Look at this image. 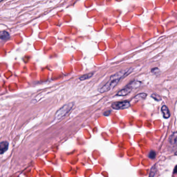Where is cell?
Wrapping results in <instances>:
<instances>
[{
  "label": "cell",
  "instance_id": "6da1fadb",
  "mask_svg": "<svg viewBox=\"0 0 177 177\" xmlns=\"http://www.w3.org/2000/svg\"><path fill=\"white\" fill-rule=\"evenodd\" d=\"M132 71V69L130 68L126 69L124 70L120 71L119 72L112 75L110 76L108 82H107L104 85L98 89V92L101 93H104L114 88L121 79L124 78L125 76H127V75L130 74Z\"/></svg>",
  "mask_w": 177,
  "mask_h": 177
},
{
  "label": "cell",
  "instance_id": "7a4b0ae2",
  "mask_svg": "<svg viewBox=\"0 0 177 177\" xmlns=\"http://www.w3.org/2000/svg\"><path fill=\"white\" fill-rule=\"evenodd\" d=\"M73 106H74V103H69L64 105L63 107H62L56 114V119H61L64 117H65V116L72 109Z\"/></svg>",
  "mask_w": 177,
  "mask_h": 177
},
{
  "label": "cell",
  "instance_id": "3957f363",
  "mask_svg": "<svg viewBox=\"0 0 177 177\" xmlns=\"http://www.w3.org/2000/svg\"><path fill=\"white\" fill-rule=\"evenodd\" d=\"M130 103L128 101H120L114 102L111 105V107L115 110H121L128 108L130 107Z\"/></svg>",
  "mask_w": 177,
  "mask_h": 177
},
{
  "label": "cell",
  "instance_id": "277c9868",
  "mask_svg": "<svg viewBox=\"0 0 177 177\" xmlns=\"http://www.w3.org/2000/svg\"><path fill=\"white\" fill-rule=\"evenodd\" d=\"M132 89H133V88H132V87H130L129 85H128L127 86L124 88L120 90L119 92H117V95L118 96H126L127 95H128L129 93H130Z\"/></svg>",
  "mask_w": 177,
  "mask_h": 177
},
{
  "label": "cell",
  "instance_id": "5b68a950",
  "mask_svg": "<svg viewBox=\"0 0 177 177\" xmlns=\"http://www.w3.org/2000/svg\"><path fill=\"white\" fill-rule=\"evenodd\" d=\"M9 144L7 141H2L0 143V154H2L8 150Z\"/></svg>",
  "mask_w": 177,
  "mask_h": 177
},
{
  "label": "cell",
  "instance_id": "8992f818",
  "mask_svg": "<svg viewBox=\"0 0 177 177\" xmlns=\"http://www.w3.org/2000/svg\"><path fill=\"white\" fill-rule=\"evenodd\" d=\"M161 111L163 114V117L165 119H168L170 117V113L169 109L166 105H163L161 108Z\"/></svg>",
  "mask_w": 177,
  "mask_h": 177
},
{
  "label": "cell",
  "instance_id": "52a82bcc",
  "mask_svg": "<svg viewBox=\"0 0 177 177\" xmlns=\"http://www.w3.org/2000/svg\"><path fill=\"white\" fill-rule=\"evenodd\" d=\"M169 142L172 145H177V132H175L170 136Z\"/></svg>",
  "mask_w": 177,
  "mask_h": 177
},
{
  "label": "cell",
  "instance_id": "ba28073f",
  "mask_svg": "<svg viewBox=\"0 0 177 177\" xmlns=\"http://www.w3.org/2000/svg\"><path fill=\"white\" fill-rule=\"evenodd\" d=\"M9 33L6 31H0V38L2 40H7L9 38Z\"/></svg>",
  "mask_w": 177,
  "mask_h": 177
},
{
  "label": "cell",
  "instance_id": "9c48e42d",
  "mask_svg": "<svg viewBox=\"0 0 177 177\" xmlns=\"http://www.w3.org/2000/svg\"><path fill=\"white\" fill-rule=\"evenodd\" d=\"M93 73H90L85 74V75H84L83 76H81V77L79 78L80 80L83 81V80H87V79H88L89 78H91V77L93 76Z\"/></svg>",
  "mask_w": 177,
  "mask_h": 177
},
{
  "label": "cell",
  "instance_id": "30bf717a",
  "mask_svg": "<svg viewBox=\"0 0 177 177\" xmlns=\"http://www.w3.org/2000/svg\"><path fill=\"white\" fill-rule=\"evenodd\" d=\"M151 97L157 101H161V100H162V98H161V96L156 94H152V95H151Z\"/></svg>",
  "mask_w": 177,
  "mask_h": 177
},
{
  "label": "cell",
  "instance_id": "8fae6325",
  "mask_svg": "<svg viewBox=\"0 0 177 177\" xmlns=\"http://www.w3.org/2000/svg\"><path fill=\"white\" fill-rule=\"evenodd\" d=\"M156 152L153 151H151L149 154V157H150L151 159H154L156 157Z\"/></svg>",
  "mask_w": 177,
  "mask_h": 177
},
{
  "label": "cell",
  "instance_id": "7c38bea8",
  "mask_svg": "<svg viewBox=\"0 0 177 177\" xmlns=\"http://www.w3.org/2000/svg\"><path fill=\"white\" fill-rule=\"evenodd\" d=\"M147 95L145 93H141V94H138L137 96H136L135 98H141V99H145L146 98Z\"/></svg>",
  "mask_w": 177,
  "mask_h": 177
},
{
  "label": "cell",
  "instance_id": "4fadbf2b",
  "mask_svg": "<svg viewBox=\"0 0 177 177\" xmlns=\"http://www.w3.org/2000/svg\"><path fill=\"white\" fill-rule=\"evenodd\" d=\"M159 69H158V68H153V69H152V71H151V72H152V73H154L155 72H159Z\"/></svg>",
  "mask_w": 177,
  "mask_h": 177
},
{
  "label": "cell",
  "instance_id": "5bb4252c",
  "mask_svg": "<svg viewBox=\"0 0 177 177\" xmlns=\"http://www.w3.org/2000/svg\"><path fill=\"white\" fill-rule=\"evenodd\" d=\"M174 174H177V165L175 167L174 171Z\"/></svg>",
  "mask_w": 177,
  "mask_h": 177
},
{
  "label": "cell",
  "instance_id": "9a60e30c",
  "mask_svg": "<svg viewBox=\"0 0 177 177\" xmlns=\"http://www.w3.org/2000/svg\"><path fill=\"white\" fill-rule=\"evenodd\" d=\"M175 155H177V152H176V153H175Z\"/></svg>",
  "mask_w": 177,
  "mask_h": 177
}]
</instances>
